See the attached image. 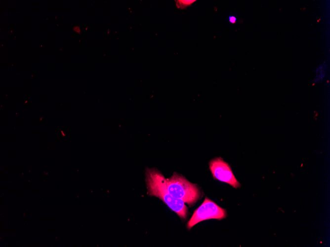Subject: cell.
<instances>
[{
    "instance_id": "cell-4",
    "label": "cell",
    "mask_w": 330,
    "mask_h": 247,
    "mask_svg": "<svg viewBox=\"0 0 330 247\" xmlns=\"http://www.w3.org/2000/svg\"><path fill=\"white\" fill-rule=\"evenodd\" d=\"M208 165L214 179L226 183L234 188L241 187V185L235 176L230 166L222 157L212 159Z\"/></svg>"
},
{
    "instance_id": "cell-7",
    "label": "cell",
    "mask_w": 330,
    "mask_h": 247,
    "mask_svg": "<svg viewBox=\"0 0 330 247\" xmlns=\"http://www.w3.org/2000/svg\"><path fill=\"white\" fill-rule=\"evenodd\" d=\"M73 31L78 34L81 32L80 28L78 26H76L73 28Z\"/></svg>"
},
{
    "instance_id": "cell-1",
    "label": "cell",
    "mask_w": 330,
    "mask_h": 247,
    "mask_svg": "<svg viewBox=\"0 0 330 247\" xmlns=\"http://www.w3.org/2000/svg\"><path fill=\"white\" fill-rule=\"evenodd\" d=\"M145 174L147 194L161 199L180 218L186 220L188 208L182 200L174 198L168 193L164 175L156 168H146Z\"/></svg>"
},
{
    "instance_id": "cell-5",
    "label": "cell",
    "mask_w": 330,
    "mask_h": 247,
    "mask_svg": "<svg viewBox=\"0 0 330 247\" xmlns=\"http://www.w3.org/2000/svg\"><path fill=\"white\" fill-rule=\"evenodd\" d=\"M176 6L177 8L184 9L186 7L191 6L196 0H175Z\"/></svg>"
},
{
    "instance_id": "cell-8",
    "label": "cell",
    "mask_w": 330,
    "mask_h": 247,
    "mask_svg": "<svg viewBox=\"0 0 330 247\" xmlns=\"http://www.w3.org/2000/svg\"><path fill=\"white\" fill-rule=\"evenodd\" d=\"M62 50H63V49H62V48H60V51H62Z\"/></svg>"
},
{
    "instance_id": "cell-6",
    "label": "cell",
    "mask_w": 330,
    "mask_h": 247,
    "mask_svg": "<svg viewBox=\"0 0 330 247\" xmlns=\"http://www.w3.org/2000/svg\"><path fill=\"white\" fill-rule=\"evenodd\" d=\"M237 18L234 16L229 17V21L232 24H235L236 22Z\"/></svg>"
},
{
    "instance_id": "cell-2",
    "label": "cell",
    "mask_w": 330,
    "mask_h": 247,
    "mask_svg": "<svg viewBox=\"0 0 330 247\" xmlns=\"http://www.w3.org/2000/svg\"><path fill=\"white\" fill-rule=\"evenodd\" d=\"M165 181L168 193L190 206H193L203 196L197 184L191 183L182 175L176 172L170 177L165 178Z\"/></svg>"
},
{
    "instance_id": "cell-3",
    "label": "cell",
    "mask_w": 330,
    "mask_h": 247,
    "mask_svg": "<svg viewBox=\"0 0 330 247\" xmlns=\"http://www.w3.org/2000/svg\"><path fill=\"white\" fill-rule=\"evenodd\" d=\"M226 216L227 212L225 209L218 206L215 202L206 197L203 203L194 211L187 223V228L189 230L194 225L202 221L210 219L220 220L226 218Z\"/></svg>"
}]
</instances>
